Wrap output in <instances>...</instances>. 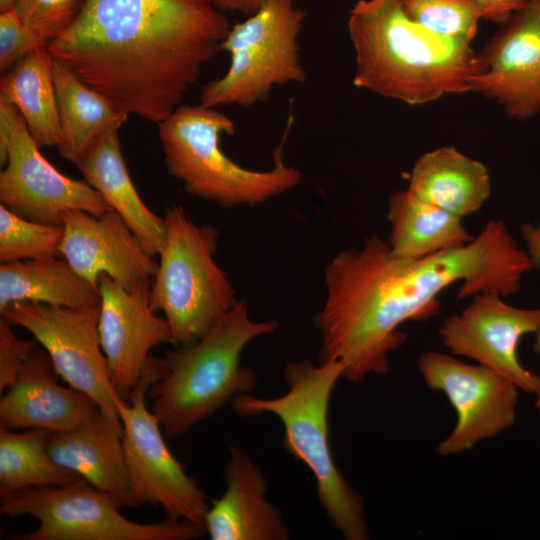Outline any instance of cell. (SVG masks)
I'll return each mask as SVG.
<instances>
[{"label": "cell", "mask_w": 540, "mask_h": 540, "mask_svg": "<svg viewBox=\"0 0 540 540\" xmlns=\"http://www.w3.org/2000/svg\"><path fill=\"white\" fill-rule=\"evenodd\" d=\"M535 267L502 221H490L465 245L419 259L393 256L377 235L365 238L360 249L340 252L325 268L326 298L314 316L318 361L341 362L342 378L354 384L384 375L390 353L407 340L399 327L435 315L444 289L461 282L459 298L507 297Z\"/></svg>", "instance_id": "1"}, {"label": "cell", "mask_w": 540, "mask_h": 540, "mask_svg": "<svg viewBox=\"0 0 540 540\" xmlns=\"http://www.w3.org/2000/svg\"><path fill=\"white\" fill-rule=\"evenodd\" d=\"M231 26L214 0H84L47 48L118 110L158 125L183 104Z\"/></svg>", "instance_id": "2"}, {"label": "cell", "mask_w": 540, "mask_h": 540, "mask_svg": "<svg viewBox=\"0 0 540 540\" xmlns=\"http://www.w3.org/2000/svg\"><path fill=\"white\" fill-rule=\"evenodd\" d=\"M348 33L354 86L408 105L472 92L486 70L471 45L413 22L400 0H358L349 13Z\"/></svg>", "instance_id": "3"}, {"label": "cell", "mask_w": 540, "mask_h": 540, "mask_svg": "<svg viewBox=\"0 0 540 540\" xmlns=\"http://www.w3.org/2000/svg\"><path fill=\"white\" fill-rule=\"evenodd\" d=\"M343 371L339 361L318 365L306 359L291 361L284 371L288 388L284 394L274 398L241 394L232 400V407L242 417L276 416L284 427V449L312 472L331 527L346 540H367L363 497L337 467L329 443L330 398Z\"/></svg>", "instance_id": "4"}, {"label": "cell", "mask_w": 540, "mask_h": 540, "mask_svg": "<svg viewBox=\"0 0 540 540\" xmlns=\"http://www.w3.org/2000/svg\"><path fill=\"white\" fill-rule=\"evenodd\" d=\"M277 328L274 320L250 319L247 303L238 300L196 342L168 351V372L148 392L164 434L180 436L236 396L253 390L257 377L240 364L241 354L252 340Z\"/></svg>", "instance_id": "5"}, {"label": "cell", "mask_w": 540, "mask_h": 540, "mask_svg": "<svg viewBox=\"0 0 540 540\" xmlns=\"http://www.w3.org/2000/svg\"><path fill=\"white\" fill-rule=\"evenodd\" d=\"M290 126L291 119L274 151L273 167L263 171L245 168L223 152L221 137L233 135L235 125L216 108L181 104L158 124V134L169 174L189 194L223 207L255 206L301 182V171L281 156Z\"/></svg>", "instance_id": "6"}, {"label": "cell", "mask_w": 540, "mask_h": 540, "mask_svg": "<svg viewBox=\"0 0 540 540\" xmlns=\"http://www.w3.org/2000/svg\"><path fill=\"white\" fill-rule=\"evenodd\" d=\"M166 240L150 287L152 308L169 323L174 347L196 342L237 303L214 259L219 232L197 225L181 205L165 210Z\"/></svg>", "instance_id": "7"}, {"label": "cell", "mask_w": 540, "mask_h": 540, "mask_svg": "<svg viewBox=\"0 0 540 540\" xmlns=\"http://www.w3.org/2000/svg\"><path fill=\"white\" fill-rule=\"evenodd\" d=\"M305 16L295 0H266L256 13L231 26L221 46L230 65L202 87L200 104L248 108L268 100L276 86L304 83L298 38Z\"/></svg>", "instance_id": "8"}, {"label": "cell", "mask_w": 540, "mask_h": 540, "mask_svg": "<svg viewBox=\"0 0 540 540\" xmlns=\"http://www.w3.org/2000/svg\"><path fill=\"white\" fill-rule=\"evenodd\" d=\"M120 502L84 480L31 487L1 497L0 513L9 518L29 516L38 528L13 537L18 540H192L203 525L167 518L139 523L121 514Z\"/></svg>", "instance_id": "9"}, {"label": "cell", "mask_w": 540, "mask_h": 540, "mask_svg": "<svg viewBox=\"0 0 540 540\" xmlns=\"http://www.w3.org/2000/svg\"><path fill=\"white\" fill-rule=\"evenodd\" d=\"M168 372L166 358L151 356L141 378L120 406L130 507L160 506L167 518L204 526L207 496L174 457L161 425L147 408L149 389Z\"/></svg>", "instance_id": "10"}, {"label": "cell", "mask_w": 540, "mask_h": 540, "mask_svg": "<svg viewBox=\"0 0 540 540\" xmlns=\"http://www.w3.org/2000/svg\"><path fill=\"white\" fill-rule=\"evenodd\" d=\"M0 201L26 219L62 225L65 213L99 216L110 210L86 181L69 178L40 153L19 110L0 97Z\"/></svg>", "instance_id": "11"}, {"label": "cell", "mask_w": 540, "mask_h": 540, "mask_svg": "<svg viewBox=\"0 0 540 540\" xmlns=\"http://www.w3.org/2000/svg\"><path fill=\"white\" fill-rule=\"evenodd\" d=\"M99 310L100 304L66 308L22 301L1 309L0 315L33 335L69 386L89 396L107 417L120 420L126 399L111 382L98 333Z\"/></svg>", "instance_id": "12"}, {"label": "cell", "mask_w": 540, "mask_h": 540, "mask_svg": "<svg viewBox=\"0 0 540 540\" xmlns=\"http://www.w3.org/2000/svg\"><path fill=\"white\" fill-rule=\"evenodd\" d=\"M418 368L427 387L444 393L457 415L454 429L436 448L439 455L469 450L514 424L519 388L496 371L437 351L423 353Z\"/></svg>", "instance_id": "13"}, {"label": "cell", "mask_w": 540, "mask_h": 540, "mask_svg": "<svg viewBox=\"0 0 540 540\" xmlns=\"http://www.w3.org/2000/svg\"><path fill=\"white\" fill-rule=\"evenodd\" d=\"M502 298L491 292L474 295L469 306L444 320L439 336L453 354L473 359L535 394L540 376L520 363L517 348L525 334L539 330L540 309L517 308Z\"/></svg>", "instance_id": "14"}, {"label": "cell", "mask_w": 540, "mask_h": 540, "mask_svg": "<svg viewBox=\"0 0 540 540\" xmlns=\"http://www.w3.org/2000/svg\"><path fill=\"white\" fill-rule=\"evenodd\" d=\"M152 281L127 289L103 274L99 278L98 333L111 382L127 399L151 358L150 351L171 343L168 321L151 306Z\"/></svg>", "instance_id": "15"}, {"label": "cell", "mask_w": 540, "mask_h": 540, "mask_svg": "<svg viewBox=\"0 0 540 540\" xmlns=\"http://www.w3.org/2000/svg\"><path fill=\"white\" fill-rule=\"evenodd\" d=\"M486 70L472 92L501 104L509 117L540 112V0H526L479 52Z\"/></svg>", "instance_id": "16"}, {"label": "cell", "mask_w": 540, "mask_h": 540, "mask_svg": "<svg viewBox=\"0 0 540 540\" xmlns=\"http://www.w3.org/2000/svg\"><path fill=\"white\" fill-rule=\"evenodd\" d=\"M63 227L60 256L94 285L103 274L127 289L153 280L158 263L114 210L69 211Z\"/></svg>", "instance_id": "17"}, {"label": "cell", "mask_w": 540, "mask_h": 540, "mask_svg": "<svg viewBox=\"0 0 540 540\" xmlns=\"http://www.w3.org/2000/svg\"><path fill=\"white\" fill-rule=\"evenodd\" d=\"M57 376L47 352L35 347L16 379L2 392L0 428L64 432L99 410L89 396L61 385Z\"/></svg>", "instance_id": "18"}, {"label": "cell", "mask_w": 540, "mask_h": 540, "mask_svg": "<svg viewBox=\"0 0 540 540\" xmlns=\"http://www.w3.org/2000/svg\"><path fill=\"white\" fill-rule=\"evenodd\" d=\"M226 488L209 506L204 527L211 540H287L278 507L266 499L267 481L243 449L230 444Z\"/></svg>", "instance_id": "19"}, {"label": "cell", "mask_w": 540, "mask_h": 540, "mask_svg": "<svg viewBox=\"0 0 540 540\" xmlns=\"http://www.w3.org/2000/svg\"><path fill=\"white\" fill-rule=\"evenodd\" d=\"M121 420L100 410L79 426L50 433L47 449L62 468L130 507V484L123 447Z\"/></svg>", "instance_id": "20"}, {"label": "cell", "mask_w": 540, "mask_h": 540, "mask_svg": "<svg viewBox=\"0 0 540 540\" xmlns=\"http://www.w3.org/2000/svg\"><path fill=\"white\" fill-rule=\"evenodd\" d=\"M119 128L114 126L101 134L76 166L145 250L153 257L159 256L166 240L165 220L153 213L138 194L122 155Z\"/></svg>", "instance_id": "21"}, {"label": "cell", "mask_w": 540, "mask_h": 540, "mask_svg": "<svg viewBox=\"0 0 540 540\" xmlns=\"http://www.w3.org/2000/svg\"><path fill=\"white\" fill-rule=\"evenodd\" d=\"M407 190L417 198L460 218L478 211L491 194L487 167L454 147L443 146L421 155Z\"/></svg>", "instance_id": "22"}, {"label": "cell", "mask_w": 540, "mask_h": 540, "mask_svg": "<svg viewBox=\"0 0 540 540\" xmlns=\"http://www.w3.org/2000/svg\"><path fill=\"white\" fill-rule=\"evenodd\" d=\"M22 301L85 308L100 304V292L63 257L1 263L0 310Z\"/></svg>", "instance_id": "23"}, {"label": "cell", "mask_w": 540, "mask_h": 540, "mask_svg": "<svg viewBox=\"0 0 540 540\" xmlns=\"http://www.w3.org/2000/svg\"><path fill=\"white\" fill-rule=\"evenodd\" d=\"M52 76L61 131L57 147L62 158L76 165L101 134L121 126L128 115L55 58Z\"/></svg>", "instance_id": "24"}, {"label": "cell", "mask_w": 540, "mask_h": 540, "mask_svg": "<svg viewBox=\"0 0 540 540\" xmlns=\"http://www.w3.org/2000/svg\"><path fill=\"white\" fill-rule=\"evenodd\" d=\"M387 218L390 251L402 259L424 258L474 239L462 218L417 198L407 189L390 195Z\"/></svg>", "instance_id": "25"}, {"label": "cell", "mask_w": 540, "mask_h": 540, "mask_svg": "<svg viewBox=\"0 0 540 540\" xmlns=\"http://www.w3.org/2000/svg\"><path fill=\"white\" fill-rule=\"evenodd\" d=\"M52 65L47 46L39 47L2 74L0 80V97L19 110L39 147L58 146L61 139Z\"/></svg>", "instance_id": "26"}, {"label": "cell", "mask_w": 540, "mask_h": 540, "mask_svg": "<svg viewBox=\"0 0 540 540\" xmlns=\"http://www.w3.org/2000/svg\"><path fill=\"white\" fill-rule=\"evenodd\" d=\"M50 431L39 428L23 432L0 428V497L40 486H60L80 480L50 456Z\"/></svg>", "instance_id": "27"}, {"label": "cell", "mask_w": 540, "mask_h": 540, "mask_svg": "<svg viewBox=\"0 0 540 540\" xmlns=\"http://www.w3.org/2000/svg\"><path fill=\"white\" fill-rule=\"evenodd\" d=\"M64 227L21 217L0 205V262L60 256Z\"/></svg>", "instance_id": "28"}, {"label": "cell", "mask_w": 540, "mask_h": 540, "mask_svg": "<svg viewBox=\"0 0 540 540\" xmlns=\"http://www.w3.org/2000/svg\"><path fill=\"white\" fill-rule=\"evenodd\" d=\"M415 23L446 38L471 45L482 19L472 0H400Z\"/></svg>", "instance_id": "29"}, {"label": "cell", "mask_w": 540, "mask_h": 540, "mask_svg": "<svg viewBox=\"0 0 540 540\" xmlns=\"http://www.w3.org/2000/svg\"><path fill=\"white\" fill-rule=\"evenodd\" d=\"M84 0H16L21 21L47 45L74 22Z\"/></svg>", "instance_id": "30"}, {"label": "cell", "mask_w": 540, "mask_h": 540, "mask_svg": "<svg viewBox=\"0 0 540 540\" xmlns=\"http://www.w3.org/2000/svg\"><path fill=\"white\" fill-rule=\"evenodd\" d=\"M48 46L18 17L15 10L0 13V71L11 69L29 52Z\"/></svg>", "instance_id": "31"}, {"label": "cell", "mask_w": 540, "mask_h": 540, "mask_svg": "<svg viewBox=\"0 0 540 540\" xmlns=\"http://www.w3.org/2000/svg\"><path fill=\"white\" fill-rule=\"evenodd\" d=\"M12 323L0 317V391L16 379L37 341L23 340L12 329Z\"/></svg>", "instance_id": "32"}, {"label": "cell", "mask_w": 540, "mask_h": 540, "mask_svg": "<svg viewBox=\"0 0 540 540\" xmlns=\"http://www.w3.org/2000/svg\"><path fill=\"white\" fill-rule=\"evenodd\" d=\"M480 9L482 19L490 22L503 23L516 10L521 8L526 0H472Z\"/></svg>", "instance_id": "33"}, {"label": "cell", "mask_w": 540, "mask_h": 540, "mask_svg": "<svg viewBox=\"0 0 540 540\" xmlns=\"http://www.w3.org/2000/svg\"><path fill=\"white\" fill-rule=\"evenodd\" d=\"M522 233L528 247V253L533 258L536 266L540 267V225H524L522 228ZM534 349L540 355V328L537 331ZM535 394L537 396L535 405L536 408L540 411V383L538 390Z\"/></svg>", "instance_id": "34"}, {"label": "cell", "mask_w": 540, "mask_h": 540, "mask_svg": "<svg viewBox=\"0 0 540 540\" xmlns=\"http://www.w3.org/2000/svg\"><path fill=\"white\" fill-rule=\"evenodd\" d=\"M266 0H214L215 6L222 12L240 13L246 17L256 13Z\"/></svg>", "instance_id": "35"}, {"label": "cell", "mask_w": 540, "mask_h": 540, "mask_svg": "<svg viewBox=\"0 0 540 540\" xmlns=\"http://www.w3.org/2000/svg\"><path fill=\"white\" fill-rule=\"evenodd\" d=\"M15 2L16 0H0V13L13 10Z\"/></svg>", "instance_id": "36"}]
</instances>
